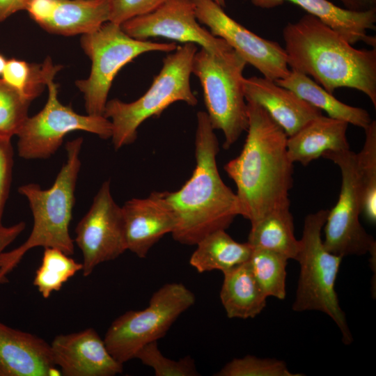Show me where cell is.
<instances>
[{
	"instance_id": "cell-12",
	"label": "cell",
	"mask_w": 376,
	"mask_h": 376,
	"mask_svg": "<svg viewBox=\"0 0 376 376\" xmlns=\"http://www.w3.org/2000/svg\"><path fill=\"white\" fill-rule=\"evenodd\" d=\"M74 240L83 255V275L89 276L100 264L115 260L127 244L122 208L114 201L110 180L104 181L75 228Z\"/></svg>"
},
{
	"instance_id": "cell-2",
	"label": "cell",
	"mask_w": 376,
	"mask_h": 376,
	"mask_svg": "<svg viewBox=\"0 0 376 376\" xmlns=\"http://www.w3.org/2000/svg\"><path fill=\"white\" fill-rule=\"evenodd\" d=\"M290 69L314 80L331 94L339 88L363 93L376 108V48L356 49L342 36L306 13L283 29Z\"/></svg>"
},
{
	"instance_id": "cell-36",
	"label": "cell",
	"mask_w": 376,
	"mask_h": 376,
	"mask_svg": "<svg viewBox=\"0 0 376 376\" xmlns=\"http://www.w3.org/2000/svg\"><path fill=\"white\" fill-rule=\"evenodd\" d=\"M26 0H0V22L25 9Z\"/></svg>"
},
{
	"instance_id": "cell-29",
	"label": "cell",
	"mask_w": 376,
	"mask_h": 376,
	"mask_svg": "<svg viewBox=\"0 0 376 376\" xmlns=\"http://www.w3.org/2000/svg\"><path fill=\"white\" fill-rule=\"evenodd\" d=\"M365 142L356 154L361 189V214L370 223L376 221V121L364 130Z\"/></svg>"
},
{
	"instance_id": "cell-18",
	"label": "cell",
	"mask_w": 376,
	"mask_h": 376,
	"mask_svg": "<svg viewBox=\"0 0 376 376\" xmlns=\"http://www.w3.org/2000/svg\"><path fill=\"white\" fill-rule=\"evenodd\" d=\"M243 89L245 100L262 107L288 137L323 115L292 91L265 77H244Z\"/></svg>"
},
{
	"instance_id": "cell-31",
	"label": "cell",
	"mask_w": 376,
	"mask_h": 376,
	"mask_svg": "<svg viewBox=\"0 0 376 376\" xmlns=\"http://www.w3.org/2000/svg\"><path fill=\"white\" fill-rule=\"evenodd\" d=\"M135 358L150 367L156 376H197L194 359L185 356L179 360H173L165 357L159 350L157 341L143 346L136 354Z\"/></svg>"
},
{
	"instance_id": "cell-27",
	"label": "cell",
	"mask_w": 376,
	"mask_h": 376,
	"mask_svg": "<svg viewBox=\"0 0 376 376\" xmlns=\"http://www.w3.org/2000/svg\"><path fill=\"white\" fill-rule=\"evenodd\" d=\"M288 259L263 249L253 248L248 260L252 274L263 293L283 300L286 297V267Z\"/></svg>"
},
{
	"instance_id": "cell-32",
	"label": "cell",
	"mask_w": 376,
	"mask_h": 376,
	"mask_svg": "<svg viewBox=\"0 0 376 376\" xmlns=\"http://www.w3.org/2000/svg\"><path fill=\"white\" fill-rule=\"evenodd\" d=\"M216 376H301L291 373L284 361L247 355L228 362Z\"/></svg>"
},
{
	"instance_id": "cell-38",
	"label": "cell",
	"mask_w": 376,
	"mask_h": 376,
	"mask_svg": "<svg viewBox=\"0 0 376 376\" xmlns=\"http://www.w3.org/2000/svg\"><path fill=\"white\" fill-rule=\"evenodd\" d=\"M6 61L7 58L1 53H0V77L4 69Z\"/></svg>"
},
{
	"instance_id": "cell-34",
	"label": "cell",
	"mask_w": 376,
	"mask_h": 376,
	"mask_svg": "<svg viewBox=\"0 0 376 376\" xmlns=\"http://www.w3.org/2000/svg\"><path fill=\"white\" fill-rule=\"evenodd\" d=\"M13 149L11 139L0 137V227L8 200L13 175Z\"/></svg>"
},
{
	"instance_id": "cell-37",
	"label": "cell",
	"mask_w": 376,
	"mask_h": 376,
	"mask_svg": "<svg viewBox=\"0 0 376 376\" xmlns=\"http://www.w3.org/2000/svg\"><path fill=\"white\" fill-rule=\"evenodd\" d=\"M346 9L353 11L376 10V0H339Z\"/></svg>"
},
{
	"instance_id": "cell-24",
	"label": "cell",
	"mask_w": 376,
	"mask_h": 376,
	"mask_svg": "<svg viewBox=\"0 0 376 376\" xmlns=\"http://www.w3.org/2000/svg\"><path fill=\"white\" fill-rule=\"evenodd\" d=\"M196 245L189 264L199 273L213 270L224 273L246 262L253 250L247 242H236L223 229L210 233Z\"/></svg>"
},
{
	"instance_id": "cell-13",
	"label": "cell",
	"mask_w": 376,
	"mask_h": 376,
	"mask_svg": "<svg viewBox=\"0 0 376 376\" xmlns=\"http://www.w3.org/2000/svg\"><path fill=\"white\" fill-rule=\"evenodd\" d=\"M198 21L210 33L224 40L263 77L276 81L290 72L284 48L265 39L228 16L213 0H191Z\"/></svg>"
},
{
	"instance_id": "cell-6",
	"label": "cell",
	"mask_w": 376,
	"mask_h": 376,
	"mask_svg": "<svg viewBox=\"0 0 376 376\" xmlns=\"http://www.w3.org/2000/svg\"><path fill=\"white\" fill-rule=\"evenodd\" d=\"M329 210L308 214L304 219L301 248L297 261L300 272L292 309L296 312L318 311L326 313L338 326L345 345L352 335L335 290L343 258L326 249L322 231Z\"/></svg>"
},
{
	"instance_id": "cell-10",
	"label": "cell",
	"mask_w": 376,
	"mask_h": 376,
	"mask_svg": "<svg viewBox=\"0 0 376 376\" xmlns=\"http://www.w3.org/2000/svg\"><path fill=\"white\" fill-rule=\"evenodd\" d=\"M56 75L47 80L48 97L45 107L26 119L16 136L18 155L25 159H45L54 155L64 137L74 131L94 134L103 139L111 138L112 125L104 116L81 115L58 97Z\"/></svg>"
},
{
	"instance_id": "cell-33",
	"label": "cell",
	"mask_w": 376,
	"mask_h": 376,
	"mask_svg": "<svg viewBox=\"0 0 376 376\" xmlns=\"http://www.w3.org/2000/svg\"><path fill=\"white\" fill-rule=\"evenodd\" d=\"M166 0H109V22L121 24L136 16L148 13Z\"/></svg>"
},
{
	"instance_id": "cell-1",
	"label": "cell",
	"mask_w": 376,
	"mask_h": 376,
	"mask_svg": "<svg viewBox=\"0 0 376 376\" xmlns=\"http://www.w3.org/2000/svg\"><path fill=\"white\" fill-rule=\"evenodd\" d=\"M246 102V139L240 154L224 170L236 185L240 215L252 224L273 211L290 207L293 163L283 130L259 104Z\"/></svg>"
},
{
	"instance_id": "cell-19",
	"label": "cell",
	"mask_w": 376,
	"mask_h": 376,
	"mask_svg": "<svg viewBox=\"0 0 376 376\" xmlns=\"http://www.w3.org/2000/svg\"><path fill=\"white\" fill-rule=\"evenodd\" d=\"M61 375L50 344L0 322V376Z\"/></svg>"
},
{
	"instance_id": "cell-39",
	"label": "cell",
	"mask_w": 376,
	"mask_h": 376,
	"mask_svg": "<svg viewBox=\"0 0 376 376\" xmlns=\"http://www.w3.org/2000/svg\"><path fill=\"white\" fill-rule=\"evenodd\" d=\"M216 3H217L221 7H224L226 6V0H213Z\"/></svg>"
},
{
	"instance_id": "cell-3",
	"label": "cell",
	"mask_w": 376,
	"mask_h": 376,
	"mask_svg": "<svg viewBox=\"0 0 376 376\" xmlns=\"http://www.w3.org/2000/svg\"><path fill=\"white\" fill-rule=\"evenodd\" d=\"M205 111L197 113L196 166L190 178L175 191H166L177 219L173 239L196 245L207 235L226 230L240 215L238 200L222 180L217 164L218 139Z\"/></svg>"
},
{
	"instance_id": "cell-20",
	"label": "cell",
	"mask_w": 376,
	"mask_h": 376,
	"mask_svg": "<svg viewBox=\"0 0 376 376\" xmlns=\"http://www.w3.org/2000/svg\"><path fill=\"white\" fill-rule=\"evenodd\" d=\"M253 5L263 9L274 8L285 2L294 3L307 13L342 36L350 44L363 42L376 47V38L368 34L375 29L376 10L353 11L342 8L328 0H251Z\"/></svg>"
},
{
	"instance_id": "cell-16",
	"label": "cell",
	"mask_w": 376,
	"mask_h": 376,
	"mask_svg": "<svg viewBox=\"0 0 376 376\" xmlns=\"http://www.w3.org/2000/svg\"><path fill=\"white\" fill-rule=\"evenodd\" d=\"M127 249L141 258L165 235L172 234L177 225L174 210L166 191H153L143 198H133L121 207Z\"/></svg>"
},
{
	"instance_id": "cell-14",
	"label": "cell",
	"mask_w": 376,
	"mask_h": 376,
	"mask_svg": "<svg viewBox=\"0 0 376 376\" xmlns=\"http://www.w3.org/2000/svg\"><path fill=\"white\" fill-rule=\"evenodd\" d=\"M120 26L138 40L164 38L183 44H197L215 54L232 49L224 40L200 25L191 0H166L154 10L131 18Z\"/></svg>"
},
{
	"instance_id": "cell-5",
	"label": "cell",
	"mask_w": 376,
	"mask_h": 376,
	"mask_svg": "<svg viewBox=\"0 0 376 376\" xmlns=\"http://www.w3.org/2000/svg\"><path fill=\"white\" fill-rule=\"evenodd\" d=\"M194 43H185L169 54L148 90L132 102L115 98L107 102L103 116L112 125L111 139L116 150L133 143L139 126L148 118L159 116L175 102L197 104L191 91L192 61L197 52Z\"/></svg>"
},
{
	"instance_id": "cell-23",
	"label": "cell",
	"mask_w": 376,
	"mask_h": 376,
	"mask_svg": "<svg viewBox=\"0 0 376 376\" xmlns=\"http://www.w3.org/2000/svg\"><path fill=\"white\" fill-rule=\"evenodd\" d=\"M275 81L292 91L312 106L324 111L329 117L345 121L363 130L373 120L366 110L340 102L311 77L295 70L290 69L284 78Z\"/></svg>"
},
{
	"instance_id": "cell-21",
	"label": "cell",
	"mask_w": 376,
	"mask_h": 376,
	"mask_svg": "<svg viewBox=\"0 0 376 376\" xmlns=\"http://www.w3.org/2000/svg\"><path fill=\"white\" fill-rule=\"evenodd\" d=\"M348 123L324 115L311 120L287 139L290 161L304 166L329 150L350 149L347 139Z\"/></svg>"
},
{
	"instance_id": "cell-15",
	"label": "cell",
	"mask_w": 376,
	"mask_h": 376,
	"mask_svg": "<svg viewBox=\"0 0 376 376\" xmlns=\"http://www.w3.org/2000/svg\"><path fill=\"white\" fill-rule=\"evenodd\" d=\"M52 357L64 376H114L123 371L93 328L57 335L50 343Z\"/></svg>"
},
{
	"instance_id": "cell-8",
	"label": "cell",
	"mask_w": 376,
	"mask_h": 376,
	"mask_svg": "<svg viewBox=\"0 0 376 376\" xmlns=\"http://www.w3.org/2000/svg\"><path fill=\"white\" fill-rule=\"evenodd\" d=\"M81 48L91 61V72L75 81L83 93L87 114L103 116L109 92L118 72L141 54L150 52H171L175 42H155L135 39L120 24L107 22L95 31L81 35Z\"/></svg>"
},
{
	"instance_id": "cell-35",
	"label": "cell",
	"mask_w": 376,
	"mask_h": 376,
	"mask_svg": "<svg viewBox=\"0 0 376 376\" xmlns=\"http://www.w3.org/2000/svg\"><path fill=\"white\" fill-rule=\"evenodd\" d=\"M24 221L18 222L10 226L0 227V255L25 229ZM2 284L0 281V285Z\"/></svg>"
},
{
	"instance_id": "cell-30",
	"label": "cell",
	"mask_w": 376,
	"mask_h": 376,
	"mask_svg": "<svg viewBox=\"0 0 376 376\" xmlns=\"http://www.w3.org/2000/svg\"><path fill=\"white\" fill-rule=\"evenodd\" d=\"M31 102L0 78V137L17 135L28 118Z\"/></svg>"
},
{
	"instance_id": "cell-22",
	"label": "cell",
	"mask_w": 376,
	"mask_h": 376,
	"mask_svg": "<svg viewBox=\"0 0 376 376\" xmlns=\"http://www.w3.org/2000/svg\"><path fill=\"white\" fill-rule=\"evenodd\" d=\"M221 302L228 318H253L266 306L267 297L254 278L248 260L225 272Z\"/></svg>"
},
{
	"instance_id": "cell-11",
	"label": "cell",
	"mask_w": 376,
	"mask_h": 376,
	"mask_svg": "<svg viewBox=\"0 0 376 376\" xmlns=\"http://www.w3.org/2000/svg\"><path fill=\"white\" fill-rule=\"evenodd\" d=\"M322 157L338 166L342 178L338 201L329 210L323 227L324 246L329 252L342 258L370 253L376 249V242L359 221L361 201L356 153L350 149L329 150Z\"/></svg>"
},
{
	"instance_id": "cell-28",
	"label": "cell",
	"mask_w": 376,
	"mask_h": 376,
	"mask_svg": "<svg viewBox=\"0 0 376 376\" xmlns=\"http://www.w3.org/2000/svg\"><path fill=\"white\" fill-rule=\"evenodd\" d=\"M82 268V263L63 251L56 248H44L42 262L36 272L33 285L42 297L47 299L52 292L60 290L63 285Z\"/></svg>"
},
{
	"instance_id": "cell-7",
	"label": "cell",
	"mask_w": 376,
	"mask_h": 376,
	"mask_svg": "<svg viewBox=\"0 0 376 376\" xmlns=\"http://www.w3.org/2000/svg\"><path fill=\"white\" fill-rule=\"evenodd\" d=\"M244 59L233 49L215 54L205 49L196 52L191 72L203 88L207 114L214 130L222 131L228 149L248 127L243 89Z\"/></svg>"
},
{
	"instance_id": "cell-25",
	"label": "cell",
	"mask_w": 376,
	"mask_h": 376,
	"mask_svg": "<svg viewBox=\"0 0 376 376\" xmlns=\"http://www.w3.org/2000/svg\"><path fill=\"white\" fill-rule=\"evenodd\" d=\"M247 242L253 248L272 251L296 260L301 243L295 236L290 208L273 211L251 224Z\"/></svg>"
},
{
	"instance_id": "cell-9",
	"label": "cell",
	"mask_w": 376,
	"mask_h": 376,
	"mask_svg": "<svg viewBox=\"0 0 376 376\" xmlns=\"http://www.w3.org/2000/svg\"><path fill=\"white\" fill-rule=\"evenodd\" d=\"M196 301L194 294L184 284L169 283L151 296L141 311H129L116 318L104 341L120 363L135 358L145 345L162 338L178 317Z\"/></svg>"
},
{
	"instance_id": "cell-17",
	"label": "cell",
	"mask_w": 376,
	"mask_h": 376,
	"mask_svg": "<svg viewBox=\"0 0 376 376\" xmlns=\"http://www.w3.org/2000/svg\"><path fill=\"white\" fill-rule=\"evenodd\" d=\"M30 17L45 31L84 35L109 22V0H26Z\"/></svg>"
},
{
	"instance_id": "cell-4",
	"label": "cell",
	"mask_w": 376,
	"mask_h": 376,
	"mask_svg": "<svg viewBox=\"0 0 376 376\" xmlns=\"http://www.w3.org/2000/svg\"><path fill=\"white\" fill-rule=\"evenodd\" d=\"M82 144L81 137L66 143V162L51 187L43 189L36 183H28L18 187V192L29 202L33 226L22 244L11 251H4L0 255V281L2 284L8 283V274L33 248L52 247L58 249L69 256L74 253V240L70 237L69 226L81 169L79 155Z\"/></svg>"
},
{
	"instance_id": "cell-26",
	"label": "cell",
	"mask_w": 376,
	"mask_h": 376,
	"mask_svg": "<svg viewBox=\"0 0 376 376\" xmlns=\"http://www.w3.org/2000/svg\"><path fill=\"white\" fill-rule=\"evenodd\" d=\"M48 57L42 63H29L12 58L7 59L1 79L31 102L42 93L47 79L61 69Z\"/></svg>"
}]
</instances>
